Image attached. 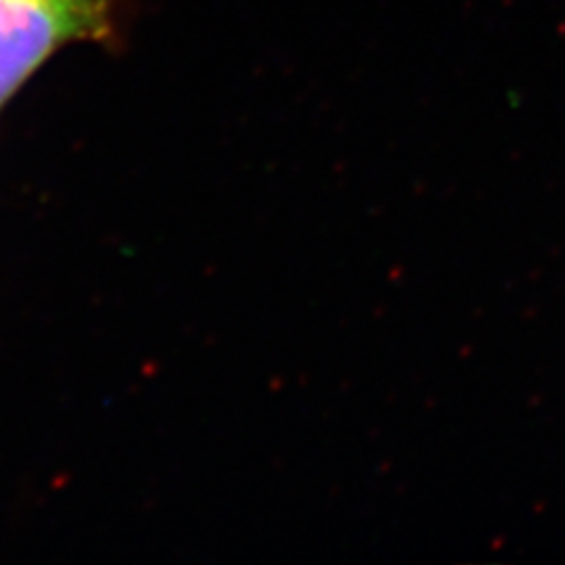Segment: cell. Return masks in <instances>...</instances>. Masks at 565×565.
<instances>
[{
    "label": "cell",
    "mask_w": 565,
    "mask_h": 565,
    "mask_svg": "<svg viewBox=\"0 0 565 565\" xmlns=\"http://www.w3.org/2000/svg\"><path fill=\"white\" fill-rule=\"evenodd\" d=\"M116 0H0V106L68 43L114 35Z\"/></svg>",
    "instance_id": "1"
}]
</instances>
